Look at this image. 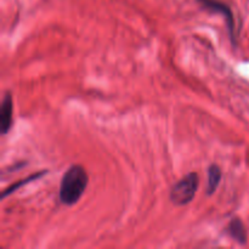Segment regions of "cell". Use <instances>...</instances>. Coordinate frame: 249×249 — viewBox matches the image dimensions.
Wrapping results in <instances>:
<instances>
[{"label":"cell","instance_id":"3957f363","mask_svg":"<svg viewBox=\"0 0 249 249\" xmlns=\"http://www.w3.org/2000/svg\"><path fill=\"white\" fill-rule=\"evenodd\" d=\"M199 1H201L207 9L212 10V11L214 12H220V14H223L224 16H225L229 32H230L231 40H232V43H236V24L230 7H229L228 5L224 4L223 1H219V0H199Z\"/></svg>","mask_w":249,"mask_h":249},{"label":"cell","instance_id":"7a4b0ae2","mask_svg":"<svg viewBox=\"0 0 249 249\" xmlns=\"http://www.w3.org/2000/svg\"><path fill=\"white\" fill-rule=\"evenodd\" d=\"M199 186V178L197 173H189L180 179L170 190V201L175 206L189 204L196 196Z\"/></svg>","mask_w":249,"mask_h":249},{"label":"cell","instance_id":"52a82bcc","mask_svg":"<svg viewBox=\"0 0 249 249\" xmlns=\"http://www.w3.org/2000/svg\"><path fill=\"white\" fill-rule=\"evenodd\" d=\"M46 173H48V172H46V170H43V172L36 173V174H33V175H29V177L24 178V179H22L21 181H18V182H16V184H14V185H12V186L7 187V189L5 190L4 192H2V195H1V198H2V199H4V198H6V197L9 196V195L14 194V192L16 191V190L18 189V187H22V186H24V185H27V184H28V182L33 181V180L40 179V178H41V177H44V175H45Z\"/></svg>","mask_w":249,"mask_h":249},{"label":"cell","instance_id":"6da1fadb","mask_svg":"<svg viewBox=\"0 0 249 249\" xmlns=\"http://www.w3.org/2000/svg\"><path fill=\"white\" fill-rule=\"evenodd\" d=\"M88 180L89 178L82 165H72L65 173L62 180H61L60 192H58L61 203L66 204V206H73L77 203L85 192Z\"/></svg>","mask_w":249,"mask_h":249},{"label":"cell","instance_id":"5b68a950","mask_svg":"<svg viewBox=\"0 0 249 249\" xmlns=\"http://www.w3.org/2000/svg\"><path fill=\"white\" fill-rule=\"evenodd\" d=\"M226 232L230 235L231 238L237 241L241 245H246V242H247V231H246L245 225L240 219H232L226 228Z\"/></svg>","mask_w":249,"mask_h":249},{"label":"cell","instance_id":"8992f818","mask_svg":"<svg viewBox=\"0 0 249 249\" xmlns=\"http://www.w3.org/2000/svg\"><path fill=\"white\" fill-rule=\"evenodd\" d=\"M221 177H223V173L219 165L212 164L208 168V182H207V195H213L214 192L218 189L219 184H220Z\"/></svg>","mask_w":249,"mask_h":249},{"label":"cell","instance_id":"277c9868","mask_svg":"<svg viewBox=\"0 0 249 249\" xmlns=\"http://www.w3.org/2000/svg\"><path fill=\"white\" fill-rule=\"evenodd\" d=\"M12 116H14V100L11 92H6L2 97L1 107H0V126L4 135L11 129Z\"/></svg>","mask_w":249,"mask_h":249}]
</instances>
